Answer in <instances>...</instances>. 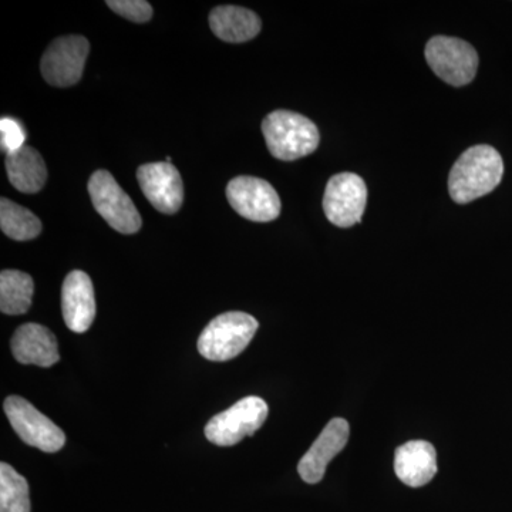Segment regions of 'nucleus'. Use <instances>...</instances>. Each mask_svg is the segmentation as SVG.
I'll list each match as a JSON object with an SVG mask.
<instances>
[{"instance_id": "obj_2", "label": "nucleus", "mask_w": 512, "mask_h": 512, "mask_svg": "<svg viewBox=\"0 0 512 512\" xmlns=\"http://www.w3.org/2000/svg\"><path fill=\"white\" fill-rule=\"evenodd\" d=\"M269 153L282 161H295L309 156L319 146L318 127L302 114L276 110L262 121Z\"/></svg>"}, {"instance_id": "obj_13", "label": "nucleus", "mask_w": 512, "mask_h": 512, "mask_svg": "<svg viewBox=\"0 0 512 512\" xmlns=\"http://www.w3.org/2000/svg\"><path fill=\"white\" fill-rule=\"evenodd\" d=\"M62 311L67 328L84 333L96 318V298L92 279L83 271H73L64 279Z\"/></svg>"}, {"instance_id": "obj_15", "label": "nucleus", "mask_w": 512, "mask_h": 512, "mask_svg": "<svg viewBox=\"0 0 512 512\" xmlns=\"http://www.w3.org/2000/svg\"><path fill=\"white\" fill-rule=\"evenodd\" d=\"M394 471L399 480L409 487L429 484L437 474L436 448L424 440L403 444L394 454Z\"/></svg>"}, {"instance_id": "obj_5", "label": "nucleus", "mask_w": 512, "mask_h": 512, "mask_svg": "<svg viewBox=\"0 0 512 512\" xmlns=\"http://www.w3.org/2000/svg\"><path fill=\"white\" fill-rule=\"evenodd\" d=\"M426 59L436 76L451 86H466L477 74L476 49L457 37H431L426 46Z\"/></svg>"}, {"instance_id": "obj_3", "label": "nucleus", "mask_w": 512, "mask_h": 512, "mask_svg": "<svg viewBox=\"0 0 512 512\" xmlns=\"http://www.w3.org/2000/svg\"><path fill=\"white\" fill-rule=\"evenodd\" d=\"M258 328V320L248 313H222L202 330L198 352L211 362H227L247 349Z\"/></svg>"}, {"instance_id": "obj_4", "label": "nucleus", "mask_w": 512, "mask_h": 512, "mask_svg": "<svg viewBox=\"0 0 512 512\" xmlns=\"http://www.w3.org/2000/svg\"><path fill=\"white\" fill-rule=\"evenodd\" d=\"M268 413V404L264 399L245 397L225 412L212 417L205 426V437L217 446H235L261 429Z\"/></svg>"}, {"instance_id": "obj_11", "label": "nucleus", "mask_w": 512, "mask_h": 512, "mask_svg": "<svg viewBox=\"0 0 512 512\" xmlns=\"http://www.w3.org/2000/svg\"><path fill=\"white\" fill-rule=\"evenodd\" d=\"M141 191L157 211L175 214L184 201V184L177 168L171 163L141 165L137 171Z\"/></svg>"}, {"instance_id": "obj_1", "label": "nucleus", "mask_w": 512, "mask_h": 512, "mask_svg": "<svg viewBox=\"0 0 512 512\" xmlns=\"http://www.w3.org/2000/svg\"><path fill=\"white\" fill-rule=\"evenodd\" d=\"M504 161L494 147L474 146L461 154L450 171L448 192L457 204H468L490 194L500 185Z\"/></svg>"}, {"instance_id": "obj_21", "label": "nucleus", "mask_w": 512, "mask_h": 512, "mask_svg": "<svg viewBox=\"0 0 512 512\" xmlns=\"http://www.w3.org/2000/svg\"><path fill=\"white\" fill-rule=\"evenodd\" d=\"M26 138H28V134L20 121L12 119V117H3L0 120V144L6 154L15 153L25 147Z\"/></svg>"}, {"instance_id": "obj_9", "label": "nucleus", "mask_w": 512, "mask_h": 512, "mask_svg": "<svg viewBox=\"0 0 512 512\" xmlns=\"http://www.w3.org/2000/svg\"><path fill=\"white\" fill-rule=\"evenodd\" d=\"M89 52L86 37L63 36L56 39L47 47L40 63L46 82L56 87H70L79 83Z\"/></svg>"}, {"instance_id": "obj_22", "label": "nucleus", "mask_w": 512, "mask_h": 512, "mask_svg": "<svg viewBox=\"0 0 512 512\" xmlns=\"http://www.w3.org/2000/svg\"><path fill=\"white\" fill-rule=\"evenodd\" d=\"M107 6L131 22H148L153 16V8L146 0H110Z\"/></svg>"}, {"instance_id": "obj_10", "label": "nucleus", "mask_w": 512, "mask_h": 512, "mask_svg": "<svg viewBox=\"0 0 512 512\" xmlns=\"http://www.w3.org/2000/svg\"><path fill=\"white\" fill-rule=\"evenodd\" d=\"M227 198L234 211L254 222L274 221L281 214V198L268 181L256 177L229 181Z\"/></svg>"}, {"instance_id": "obj_19", "label": "nucleus", "mask_w": 512, "mask_h": 512, "mask_svg": "<svg viewBox=\"0 0 512 512\" xmlns=\"http://www.w3.org/2000/svg\"><path fill=\"white\" fill-rule=\"evenodd\" d=\"M0 227L3 234L15 241H29L39 237L42 222L28 208L2 198L0 201Z\"/></svg>"}, {"instance_id": "obj_8", "label": "nucleus", "mask_w": 512, "mask_h": 512, "mask_svg": "<svg viewBox=\"0 0 512 512\" xmlns=\"http://www.w3.org/2000/svg\"><path fill=\"white\" fill-rule=\"evenodd\" d=\"M366 202L367 187L359 175L336 174L326 185L323 210L333 225L349 228L362 220Z\"/></svg>"}, {"instance_id": "obj_16", "label": "nucleus", "mask_w": 512, "mask_h": 512, "mask_svg": "<svg viewBox=\"0 0 512 512\" xmlns=\"http://www.w3.org/2000/svg\"><path fill=\"white\" fill-rule=\"evenodd\" d=\"M210 26L218 39L244 43L261 32V19L252 10L239 6H218L210 15Z\"/></svg>"}, {"instance_id": "obj_14", "label": "nucleus", "mask_w": 512, "mask_h": 512, "mask_svg": "<svg viewBox=\"0 0 512 512\" xmlns=\"http://www.w3.org/2000/svg\"><path fill=\"white\" fill-rule=\"evenodd\" d=\"M13 356L22 365L52 367L60 360L56 336L46 326L26 323L13 335Z\"/></svg>"}, {"instance_id": "obj_18", "label": "nucleus", "mask_w": 512, "mask_h": 512, "mask_svg": "<svg viewBox=\"0 0 512 512\" xmlns=\"http://www.w3.org/2000/svg\"><path fill=\"white\" fill-rule=\"evenodd\" d=\"M33 291L32 276L5 269L0 274V309L5 315H23L32 305Z\"/></svg>"}, {"instance_id": "obj_7", "label": "nucleus", "mask_w": 512, "mask_h": 512, "mask_svg": "<svg viewBox=\"0 0 512 512\" xmlns=\"http://www.w3.org/2000/svg\"><path fill=\"white\" fill-rule=\"evenodd\" d=\"M3 410L15 433L29 446L57 453L66 444L63 430L23 397L9 396Z\"/></svg>"}, {"instance_id": "obj_12", "label": "nucleus", "mask_w": 512, "mask_h": 512, "mask_svg": "<svg viewBox=\"0 0 512 512\" xmlns=\"http://www.w3.org/2000/svg\"><path fill=\"white\" fill-rule=\"evenodd\" d=\"M349 436L348 421L340 417L330 420L308 453L299 461L298 473L302 480L308 484H318L325 476L330 461L348 444Z\"/></svg>"}, {"instance_id": "obj_17", "label": "nucleus", "mask_w": 512, "mask_h": 512, "mask_svg": "<svg viewBox=\"0 0 512 512\" xmlns=\"http://www.w3.org/2000/svg\"><path fill=\"white\" fill-rule=\"evenodd\" d=\"M6 171L10 184L25 194H36L45 187L47 168L45 160L35 148L25 146L6 156Z\"/></svg>"}, {"instance_id": "obj_6", "label": "nucleus", "mask_w": 512, "mask_h": 512, "mask_svg": "<svg viewBox=\"0 0 512 512\" xmlns=\"http://www.w3.org/2000/svg\"><path fill=\"white\" fill-rule=\"evenodd\" d=\"M89 194L96 211L121 234H136L143 225L136 205L109 171L99 170L90 177Z\"/></svg>"}, {"instance_id": "obj_20", "label": "nucleus", "mask_w": 512, "mask_h": 512, "mask_svg": "<svg viewBox=\"0 0 512 512\" xmlns=\"http://www.w3.org/2000/svg\"><path fill=\"white\" fill-rule=\"evenodd\" d=\"M0 512H30L29 484L9 464H0Z\"/></svg>"}]
</instances>
